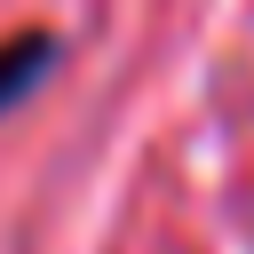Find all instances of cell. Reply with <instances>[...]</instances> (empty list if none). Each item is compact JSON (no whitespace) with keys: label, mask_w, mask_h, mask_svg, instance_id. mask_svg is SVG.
I'll list each match as a JSON object with an SVG mask.
<instances>
[{"label":"cell","mask_w":254,"mask_h":254,"mask_svg":"<svg viewBox=\"0 0 254 254\" xmlns=\"http://www.w3.org/2000/svg\"><path fill=\"white\" fill-rule=\"evenodd\" d=\"M56 56H64L56 32H16V40H0V119H8L24 95H40V79L56 71Z\"/></svg>","instance_id":"obj_1"}]
</instances>
